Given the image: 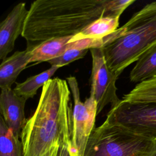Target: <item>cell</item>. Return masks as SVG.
I'll list each match as a JSON object with an SVG mask.
<instances>
[{"label":"cell","mask_w":156,"mask_h":156,"mask_svg":"<svg viewBox=\"0 0 156 156\" xmlns=\"http://www.w3.org/2000/svg\"><path fill=\"white\" fill-rule=\"evenodd\" d=\"M33 44L26 50L16 51L1 62L0 65V88H10L21 72L29 63Z\"/></svg>","instance_id":"30bf717a"},{"label":"cell","mask_w":156,"mask_h":156,"mask_svg":"<svg viewBox=\"0 0 156 156\" xmlns=\"http://www.w3.org/2000/svg\"><path fill=\"white\" fill-rule=\"evenodd\" d=\"M155 141V153H154V156H156V140Z\"/></svg>","instance_id":"ffe728a7"},{"label":"cell","mask_w":156,"mask_h":156,"mask_svg":"<svg viewBox=\"0 0 156 156\" xmlns=\"http://www.w3.org/2000/svg\"><path fill=\"white\" fill-rule=\"evenodd\" d=\"M57 156H71L70 136L65 137L60 142Z\"/></svg>","instance_id":"ac0fdd59"},{"label":"cell","mask_w":156,"mask_h":156,"mask_svg":"<svg viewBox=\"0 0 156 156\" xmlns=\"http://www.w3.org/2000/svg\"><path fill=\"white\" fill-rule=\"evenodd\" d=\"M119 17L104 16L96 20L79 34L73 37L69 43L85 38L101 39L115 32L119 26Z\"/></svg>","instance_id":"7c38bea8"},{"label":"cell","mask_w":156,"mask_h":156,"mask_svg":"<svg viewBox=\"0 0 156 156\" xmlns=\"http://www.w3.org/2000/svg\"><path fill=\"white\" fill-rule=\"evenodd\" d=\"M59 145L60 144H57L52 146L47 151L43 153L41 156H57Z\"/></svg>","instance_id":"d6986e66"},{"label":"cell","mask_w":156,"mask_h":156,"mask_svg":"<svg viewBox=\"0 0 156 156\" xmlns=\"http://www.w3.org/2000/svg\"><path fill=\"white\" fill-rule=\"evenodd\" d=\"M155 141L138 135L107 117L94 128L84 156H154Z\"/></svg>","instance_id":"277c9868"},{"label":"cell","mask_w":156,"mask_h":156,"mask_svg":"<svg viewBox=\"0 0 156 156\" xmlns=\"http://www.w3.org/2000/svg\"><path fill=\"white\" fill-rule=\"evenodd\" d=\"M103 40L101 49L107 64L119 77L127 66L156 46V1L146 4Z\"/></svg>","instance_id":"3957f363"},{"label":"cell","mask_w":156,"mask_h":156,"mask_svg":"<svg viewBox=\"0 0 156 156\" xmlns=\"http://www.w3.org/2000/svg\"><path fill=\"white\" fill-rule=\"evenodd\" d=\"M90 51L92 58L90 96L95 100L99 114L107 105L110 104L112 108L121 101L116 94V81L119 77L108 66L101 48Z\"/></svg>","instance_id":"52a82bcc"},{"label":"cell","mask_w":156,"mask_h":156,"mask_svg":"<svg viewBox=\"0 0 156 156\" xmlns=\"http://www.w3.org/2000/svg\"><path fill=\"white\" fill-rule=\"evenodd\" d=\"M0 111L6 125L14 135L20 138L26 123L25 104L26 99L18 96L13 89H1Z\"/></svg>","instance_id":"9c48e42d"},{"label":"cell","mask_w":156,"mask_h":156,"mask_svg":"<svg viewBox=\"0 0 156 156\" xmlns=\"http://www.w3.org/2000/svg\"><path fill=\"white\" fill-rule=\"evenodd\" d=\"M73 36L51 38L33 44L29 63L49 62L61 56L66 50L68 43Z\"/></svg>","instance_id":"8fae6325"},{"label":"cell","mask_w":156,"mask_h":156,"mask_svg":"<svg viewBox=\"0 0 156 156\" xmlns=\"http://www.w3.org/2000/svg\"><path fill=\"white\" fill-rule=\"evenodd\" d=\"M122 100L130 102H156V76L137 83L123 96Z\"/></svg>","instance_id":"2e32d148"},{"label":"cell","mask_w":156,"mask_h":156,"mask_svg":"<svg viewBox=\"0 0 156 156\" xmlns=\"http://www.w3.org/2000/svg\"><path fill=\"white\" fill-rule=\"evenodd\" d=\"M71 94L67 81L58 77L43 86L37 108L21 131L24 156H41L65 137L71 136Z\"/></svg>","instance_id":"6da1fadb"},{"label":"cell","mask_w":156,"mask_h":156,"mask_svg":"<svg viewBox=\"0 0 156 156\" xmlns=\"http://www.w3.org/2000/svg\"><path fill=\"white\" fill-rule=\"evenodd\" d=\"M156 76V46L146 52L136 62L129 78L133 83H140Z\"/></svg>","instance_id":"4fadbf2b"},{"label":"cell","mask_w":156,"mask_h":156,"mask_svg":"<svg viewBox=\"0 0 156 156\" xmlns=\"http://www.w3.org/2000/svg\"><path fill=\"white\" fill-rule=\"evenodd\" d=\"M28 10L26 3H18L0 24V59L7 58L15 47L16 40L22 35Z\"/></svg>","instance_id":"ba28073f"},{"label":"cell","mask_w":156,"mask_h":156,"mask_svg":"<svg viewBox=\"0 0 156 156\" xmlns=\"http://www.w3.org/2000/svg\"><path fill=\"white\" fill-rule=\"evenodd\" d=\"M0 156H24L23 146L20 137L14 135L0 117Z\"/></svg>","instance_id":"9a60e30c"},{"label":"cell","mask_w":156,"mask_h":156,"mask_svg":"<svg viewBox=\"0 0 156 156\" xmlns=\"http://www.w3.org/2000/svg\"><path fill=\"white\" fill-rule=\"evenodd\" d=\"M107 117L138 135L156 140V102L121 100L110 108Z\"/></svg>","instance_id":"8992f818"},{"label":"cell","mask_w":156,"mask_h":156,"mask_svg":"<svg viewBox=\"0 0 156 156\" xmlns=\"http://www.w3.org/2000/svg\"><path fill=\"white\" fill-rule=\"evenodd\" d=\"M73 98V128L71 136V156H84L88 139L94 129L97 104L91 96L82 102L78 82L75 77L66 79Z\"/></svg>","instance_id":"5b68a950"},{"label":"cell","mask_w":156,"mask_h":156,"mask_svg":"<svg viewBox=\"0 0 156 156\" xmlns=\"http://www.w3.org/2000/svg\"><path fill=\"white\" fill-rule=\"evenodd\" d=\"M60 67L57 65H52L49 69L31 77H28L22 83H17L14 91L18 96L27 100L32 98L36 94L38 89L42 87L51 79L55 73Z\"/></svg>","instance_id":"5bb4252c"},{"label":"cell","mask_w":156,"mask_h":156,"mask_svg":"<svg viewBox=\"0 0 156 156\" xmlns=\"http://www.w3.org/2000/svg\"><path fill=\"white\" fill-rule=\"evenodd\" d=\"M89 49H82L80 48H69L67 46L66 51L59 57L49 61L48 62L52 65H57L60 68L68 65L72 62L83 58Z\"/></svg>","instance_id":"e0dca14e"},{"label":"cell","mask_w":156,"mask_h":156,"mask_svg":"<svg viewBox=\"0 0 156 156\" xmlns=\"http://www.w3.org/2000/svg\"><path fill=\"white\" fill-rule=\"evenodd\" d=\"M108 1H35L28 10L21 36L28 43L74 36L100 17L112 16Z\"/></svg>","instance_id":"7a4b0ae2"}]
</instances>
